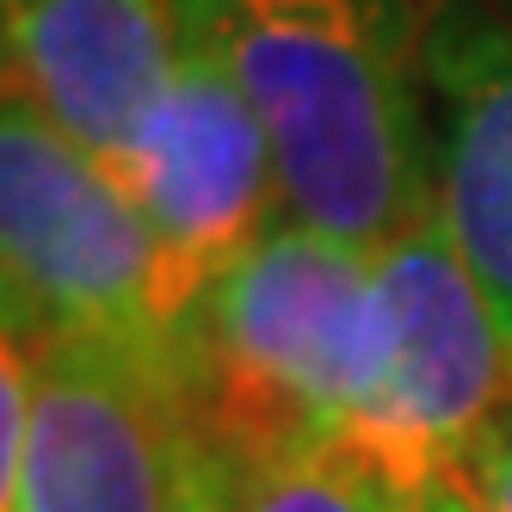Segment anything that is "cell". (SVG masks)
<instances>
[{"instance_id": "cell-1", "label": "cell", "mask_w": 512, "mask_h": 512, "mask_svg": "<svg viewBox=\"0 0 512 512\" xmlns=\"http://www.w3.org/2000/svg\"><path fill=\"white\" fill-rule=\"evenodd\" d=\"M272 142L284 223L383 253L438 210L414 38L371 0H192Z\"/></svg>"}, {"instance_id": "cell-2", "label": "cell", "mask_w": 512, "mask_h": 512, "mask_svg": "<svg viewBox=\"0 0 512 512\" xmlns=\"http://www.w3.org/2000/svg\"><path fill=\"white\" fill-rule=\"evenodd\" d=\"M395 321L377 260L278 223L216 278L179 334V408L204 463L340 445L377 401Z\"/></svg>"}, {"instance_id": "cell-3", "label": "cell", "mask_w": 512, "mask_h": 512, "mask_svg": "<svg viewBox=\"0 0 512 512\" xmlns=\"http://www.w3.org/2000/svg\"><path fill=\"white\" fill-rule=\"evenodd\" d=\"M0 266L7 334L105 346L179 389V334L192 303L118 186L38 105L7 93L0 112Z\"/></svg>"}, {"instance_id": "cell-4", "label": "cell", "mask_w": 512, "mask_h": 512, "mask_svg": "<svg viewBox=\"0 0 512 512\" xmlns=\"http://www.w3.org/2000/svg\"><path fill=\"white\" fill-rule=\"evenodd\" d=\"M0 364V512H204V457L167 377L31 334H7Z\"/></svg>"}, {"instance_id": "cell-5", "label": "cell", "mask_w": 512, "mask_h": 512, "mask_svg": "<svg viewBox=\"0 0 512 512\" xmlns=\"http://www.w3.org/2000/svg\"><path fill=\"white\" fill-rule=\"evenodd\" d=\"M371 260L395 321V358L377 401L340 445L426 512L512 426V327L438 210Z\"/></svg>"}, {"instance_id": "cell-6", "label": "cell", "mask_w": 512, "mask_h": 512, "mask_svg": "<svg viewBox=\"0 0 512 512\" xmlns=\"http://www.w3.org/2000/svg\"><path fill=\"white\" fill-rule=\"evenodd\" d=\"M112 173L155 229L186 303L284 223L272 142L192 0H179L173 75Z\"/></svg>"}, {"instance_id": "cell-7", "label": "cell", "mask_w": 512, "mask_h": 512, "mask_svg": "<svg viewBox=\"0 0 512 512\" xmlns=\"http://www.w3.org/2000/svg\"><path fill=\"white\" fill-rule=\"evenodd\" d=\"M179 62V0H25L7 7V93L118 167Z\"/></svg>"}, {"instance_id": "cell-8", "label": "cell", "mask_w": 512, "mask_h": 512, "mask_svg": "<svg viewBox=\"0 0 512 512\" xmlns=\"http://www.w3.org/2000/svg\"><path fill=\"white\" fill-rule=\"evenodd\" d=\"M438 93V216L512 327V25L426 44Z\"/></svg>"}, {"instance_id": "cell-9", "label": "cell", "mask_w": 512, "mask_h": 512, "mask_svg": "<svg viewBox=\"0 0 512 512\" xmlns=\"http://www.w3.org/2000/svg\"><path fill=\"white\" fill-rule=\"evenodd\" d=\"M204 512H414L346 445L204 463Z\"/></svg>"}, {"instance_id": "cell-10", "label": "cell", "mask_w": 512, "mask_h": 512, "mask_svg": "<svg viewBox=\"0 0 512 512\" xmlns=\"http://www.w3.org/2000/svg\"><path fill=\"white\" fill-rule=\"evenodd\" d=\"M426 512H512V426L482 451V463H475L445 500H432Z\"/></svg>"}, {"instance_id": "cell-11", "label": "cell", "mask_w": 512, "mask_h": 512, "mask_svg": "<svg viewBox=\"0 0 512 512\" xmlns=\"http://www.w3.org/2000/svg\"><path fill=\"white\" fill-rule=\"evenodd\" d=\"M371 7L389 13V19H401V25L414 31V38H426V19L438 13V0H371ZM426 44H432V38H426Z\"/></svg>"}, {"instance_id": "cell-12", "label": "cell", "mask_w": 512, "mask_h": 512, "mask_svg": "<svg viewBox=\"0 0 512 512\" xmlns=\"http://www.w3.org/2000/svg\"><path fill=\"white\" fill-rule=\"evenodd\" d=\"M0 7H25V0H0Z\"/></svg>"}]
</instances>
